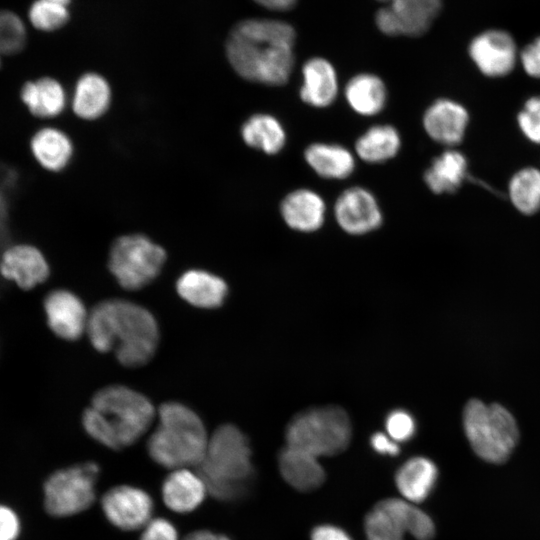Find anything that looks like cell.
<instances>
[{"instance_id": "6da1fadb", "label": "cell", "mask_w": 540, "mask_h": 540, "mask_svg": "<svg viewBox=\"0 0 540 540\" xmlns=\"http://www.w3.org/2000/svg\"><path fill=\"white\" fill-rule=\"evenodd\" d=\"M294 27L278 19L250 18L230 31L225 51L231 67L242 78L281 86L294 68Z\"/></svg>"}, {"instance_id": "7a4b0ae2", "label": "cell", "mask_w": 540, "mask_h": 540, "mask_svg": "<svg viewBox=\"0 0 540 540\" xmlns=\"http://www.w3.org/2000/svg\"><path fill=\"white\" fill-rule=\"evenodd\" d=\"M86 332L96 350L114 352L118 361L128 367L146 364L159 341L153 315L144 307L121 299L97 304L89 313Z\"/></svg>"}, {"instance_id": "3957f363", "label": "cell", "mask_w": 540, "mask_h": 540, "mask_svg": "<svg viewBox=\"0 0 540 540\" xmlns=\"http://www.w3.org/2000/svg\"><path fill=\"white\" fill-rule=\"evenodd\" d=\"M155 417L152 403L121 385L99 390L83 413L85 431L100 444L119 450L134 444Z\"/></svg>"}, {"instance_id": "277c9868", "label": "cell", "mask_w": 540, "mask_h": 540, "mask_svg": "<svg viewBox=\"0 0 540 540\" xmlns=\"http://www.w3.org/2000/svg\"><path fill=\"white\" fill-rule=\"evenodd\" d=\"M197 467L214 498L225 502L242 498L249 490L254 470L247 437L232 424L221 425L208 439Z\"/></svg>"}, {"instance_id": "5b68a950", "label": "cell", "mask_w": 540, "mask_h": 540, "mask_svg": "<svg viewBox=\"0 0 540 540\" xmlns=\"http://www.w3.org/2000/svg\"><path fill=\"white\" fill-rule=\"evenodd\" d=\"M209 437L200 417L187 406L168 402L158 409V425L147 449L157 464L180 469L197 466L202 460Z\"/></svg>"}, {"instance_id": "8992f818", "label": "cell", "mask_w": 540, "mask_h": 540, "mask_svg": "<svg viewBox=\"0 0 540 540\" xmlns=\"http://www.w3.org/2000/svg\"><path fill=\"white\" fill-rule=\"evenodd\" d=\"M463 427L475 454L493 464L507 461L519 440L515 418L497 403L469 400L463 410Z\"/></svg>"}, {"instance_id": "52a82bcc", "label": "cell", "mask_w": 540, "mask_h": 540, "mask_svg": "<svg viewBox=\"0 0 540 540\" xmlns=\"http://www.w3.org/2000/svg\"><path fill=\"white\" fill-rule=\"evenodd\" d=\"M352 429L347 413L337 406L311 408L296 414L285 431L286 445L315 457L334 456L349 445Z\"/></svg>"}, {"instance_id": "ba28073f", "label": "cell", "mask_w": 540, "mask_h": 540, "mask_svg": "<svg viewBox=\"0 0 540 540\" xmlns=\"http://www.w3.org/2000/svg\"><path fill=\"white\" fill-rule=\"evenodd\" d=\"M166 260L165 250L142 234L117 238L111 246L108 266L125 289L137 290L152 282Z\"/></svg>"}, {"instance_id": "9c48e42d", "label": "cell", "mask_w": 540, "mask_h": 540, "mask_svg": "<svg viewBox=\"0 0 540 540\" xmlns=\"http://www.w3.org/2000/svg\"><path fill=\"white\" fill-rule=\"evenodd\" d=\"M99 472L96 463L86 462L51 474L44 484L46 511L52 516L66 517L88 509L96 498Z\"/></svg>"}, {"instance_id": "30bf717a", "label": "cell", "mask_w": 540, "mask_h": 540, "mask_svg": "<svg viewBox=\"0 0 540 540\" xmlns=\"http://www.w3.org/2000/svg\"><path fill=\"white\" fill-rule=\"evenodd\" d=\"M367 540H404L409 533L417 540H432L435 526L430 516L411 502L388 498L379 501L366 515Z\"/></svg>"}, {"instance_id": "8fae6325", "label": "cell", "mask_w": 540, "mask_h": 540, "mask_svg": "<svg viewBox=\"0 0 540 540\" xmlns=\"http://www.w3.org/2000/svg\"><path fill=\"white\" fill-rule=\"evenodd\" d=\"M384 4L375 14L377 28L388 36L418 37L439 14L442 0H377Z\"/></svg>"}, {"instance_id": "7c38bea8", "label": "cell", "mask_w": 540, "mask_h": 540, "mask_svg": "<svg viewBox=\"0 0 540 540\" xmlns=\"http://www.w3.org/2000/svg\"><path fill=\"white\" fill-rule=\"evenodd\" d=\"M106 519L115 527L132 531L144 527L154 510L151 496L141 488L119 485L108 490L101 500Z\"/></svg>"}, {"instance_id": "4fadbf2b", "label": "cell", "mask_w": 540, "mask_h": 540, "mask_svg": "<svg viewBox=\"0 0 540 540\" xmlns=\"http://www.w3.org/2000/svg\"><path fill=\"white\" fill-rule=\"evenodd\" d=\"M0 275L22 290H31L48 279L50 266L36 245L18 242L1 252Z\"/></svg>"}, {"instance_id": "5bb4252c", "label": "cell", "mask_w": 540, "mask_h": 540, "mask_svg": "<svg viewBox=\"0 0 540 540\" xmlns=\"http://www.w3.org/2000/svg\"><path fill=\"white\" fill-rule=\"evenodd\" d=\"M334 216L342 230L362 235L379 228L382 211L375 196L366 188L354 186L344 190L336 199Z\"/></svg>"}, {"instance_id": "9a60e30c", "label": "cell", "mask_w": 540, "mask_h": 540, "mask_svg": "<svg viewBox=\"0 0 540 540\" xmlns=\"http://www.w3.org/2000/svg\"><path fill=\"white\" fill-rule=\"evenodd\" d=\"M43 309L50 330L63 340L73 341L86 332L89 313L81 299L66 289L50 291Z\"/></svg>"}, {"instance_id": "2e32d148", "label": "cell", "mask_w": 540, "mask_h": 540, "mask_svg": "<svg viewBox=\"0 0 540 540\" xmlns=\"http://www.w3.org/2000/svg\"><path fill=\"white\" fill-rule=\"evenodd\" d=\"M469 54L483 74L501 77L514 68L517 49L513 38L507 32L488 30L472 40Z\"/></svg>"}, {"instance_id": "e0dca14e", "label": "cell", "mask_w": 540, "mask_h": 540, "mask_svg": "<svg viewBox=\"0 0 540 540\" xmlns=\"http://www.w3.org/2000/svg\"><path fill=\"white\" fill-rule=\"evenodd\" d=\"M18 97L26 112L39 120L56 118L67 106L63 85L50 76L26 80L20 86Z\"/></svg>"}, {"instance_id": "ac0fdd59", "label": "cell", "mask_w": 540, "mask_h": 540, "mask_svg": "<svg viewBox=\"0 0 540 540\" xmlns=\"http://www.w3.org/2000/svg\"><path fill=\"white\" fill-rule=\"evenodd\" d=\"M28 150L35 163L48 172H60L70 163L74 146L69 135L60 128L45 125L29 137Z\"/></svg>"}, {"instance_id": "d6986e66", "label": "cell", "mask_w": 540, "mask_h": 540, "mask_svg": "<svg viewBox=\"0 0 540 540\" xmlns=\"http://www.w3.org/2000/svg\"><path fill=\"white\" fill-rule=\"evenodd\" d=\"M468 120L462 105L449 99H438L426 109L423 127L434 141L453 146L463 139Z\"/></svg>"}, {"instance_id": "ffe728a7", "label": "cell", "mask_w": 540, "mask_h": 540, "mask_svg": "<svg viewBox=\"0 0 540 540\" xmlns=\"http://www.w3.org/2000/svg\"><path fill=\"white\" fill-rule=\"evenodd\" d=\"M280 213L289 228L309 233L320 229L323 225L326 204L317 192L299 188L283 198Z\"/></svg>"}, {"instance_id": "44dd1931", "label": "cell", "mask_w": 540, "mask_h": 540, "mask_svg": "<svg viewBox=\"0 0 540 540\" xmlns=\"http://www.w3.org/2000/svg\"><path fill=\"white\" fill-rule=\"evenodd\" d=\"M338 78L334 66L325 58L313 57L302 66L301 100L315 108L330 106L338 95Z\"/></svg>"}, {"instance_id": "7402d4cb", "label": "cell", "mask_w": 540, "mask_h": 540, "mask_svg": "<svg viewBox=\"0 0 540 540\" xmlns=\"http://www.w3.org/2000/svg\"><path fill=\"white\" fill-rule=\"evenodd\" d=\"M162 498L166 506L178 513L197 509L208 492L199 474L187 468L175 469L163 481Z\"/></svg>"}, {"instance_id": "603a6c76", "label": "cell", "mask_w": 540, "mask_h": 540, "mask_svg": "<svg viewBox=\"0 0 540 540\" xmlns=\"http://www.w3.org/2000/svg\"><path fill=\"white\" fill-rule=\"evenodd\" d=\"M278 465L283 479L298 491L315 490L325 480L318 458L297 448L286 445L278 455Z\"/></svg>"}, {"instance_id": "cb8c5ba5", "label": "cell", "mask_w": 540, "mask_h": 540, "mask_svg": "<svg viewBox=\"0 0 540 540\" xmlns=\"http://www.w3.org/2000/svg\"><path fill=\"white\" fill-rule=\"evenodd\" d=\"M181 298L199 308H216L225 300L227 285L220 277L203 270H189L176 283Z\"/></svg>"}, {"instance_id": "d4e9b609", "label": "cell", "mask_w": 540, "mask_h": 540, "mask_svg": "<svg viewBox=\"0 0 540 540\" xmlns=\"http://www.w3.org/2000/svg\"><path fill=\"white\" fill-rule=\"evenodd\" d=\"M437 479V466L422 456L408 459L395 474L398 491L411 503L424 501L434 490Z\"/></svg>"}, {"instance_id": "484cf974", "label": "cell", "mask_w": 540, "mask_h": 540, "mask_svg": "<svg viewBox=\"0 0 540 540\" xmlns=\"http://www.w3.org/2000/svg\"><path fill=\"white\" fill-rule=\"evenodd\" d=\"M110 102L111 88L103 76L89 72L77 80L71 97V109L77 117L97 119L108 110Z\"/></svg>"}, {"instance_id": "4316f807", "label": "cell", "mask_w": 540, "mask_h": 540, "mask_svg": "<svg viewBox=\"0 0 540 540\" xmlns=\"http://www.w3.org/2000/svg\"><path fill=\"white\" fill-rule=\"evenodd\" d=\"M304 158L312 170L325 179H345L355 169L353 154L339 144L312 143L306 147Z\"/></svg>"}, {"instance_id": "83f0119b", "label": "cell", "mask_w": 540, "mask_h": 540, "mask_svg": "<svg viewBox=\"0 0 540 540\" xmlns=\"http://www.w3.org/2000/svg\"><path fill=\"white\" fill-rule=\"evenodd\" d=\"M344 96L354 112L362 116H373L384 109L387 102V88L379 76L360 73L346 83Z\"/></svg>"}, {"instance_id": "f1b7e54d", "label": "cell", "mask_w": 540, "mask_h": 540, "mask_svg": "<svg viewBox=\"0 0 540 540\" xmlns=\"http://www.w3.org/2000/svg\"><path fill=\"white\" fill-rule=\"evenodd\" d=\"M467 173V161L462 153L446 150L435 157L424 173V181L435 194L453 193Z\"/></svg>"}, {"instance_id": "f546056e", "label": "cell", "mask_w": 540, "mask_h": 540, "mask_svg": "<svg viewBox=\"0 0 540 540\" xmlns=\"http://www.w3.org/2000/svg\"><path fill=\"white\" fill-rule=\"evenodd\" d=\"M243 141L251 148L268 155L279 153L286 143V132L274 116L258 113L250 116L241 127Z\"/></svg>"}, {"instance_id": "4dcf8cb0", "label": "cell", "mask_w": 540, "mask_h": 540, "mask_svg": "<svg viewBox=\"0 0 540 540\" xmlns=\"http://www.w3.org/2000/svg\"><path fill=\"white\" fill-rule=\"evenodd\" d=\"M400 148V134L389 124L371 126L355 142L358 157L371 164L390 160L397 155Z\"/></svg>"}, {"instance_id": "1f68e13d", "label": "cell", "mask_w": 540, "mask_h": 540, "mask_svg": "<svg viewBox=\"0 0 540 540\" xmlns=\"http://www.w3.org/2000/svg\"><path fill=\"white\" fill-rule=\"evenodd\" d=\"M513 205L524 214H534L540 209V171L525 168L518 171L509 183Z\"/></svg>"}, {"instance_id": "d6a6232c", "label": "cell", "mask_w": 540, "mask_h": 540, "mask_svg": "<svg viewBox=\"0 0 540 540\" xmlns=\"http://www.w3.org/2000/svg\"><path fill=\"white\" fill-rule=\"evenodd\" d=\"M27 41L23 21L12 11L0 10V55L12 56L20 53Z\"/></svg>"}, {"instance_id": "836d02e7", "label": "cell", "mask_w": 540, "mask_h": 540, "mask_svg": "<svg viewBox=\"0 0 540 540\" xmlns=\"http://www.w3.org/2000/svg\"><path fill=\"white\" fill-rule=\"evenodd\" d=\"M69 12L66 6L36 0L29 9V20L31 24L42 31H54L67 23Z\"/></svg>"}, {"instance_id": "e575fe53", "label": "cell", "mask_w": 540, "mask_h": 540, "mask_svg": "<svg viewBox=\"0 0 540 540\" xmlns=\"http://www.w3.org/2000/svg\"><path fill=\"white\" fill-rule=\"evenodd\" d=\"M387 435L397 443L406 442L415 433L416 425L413 417L404 410L392 411L386 418Z\"/></svg>"}, {"instance_id": "d590c367", "label": "cell", "mask_w": 540, "mask_h": 540, "mask_svg": "<svg viewBox=\"0 0 540 540\" xmlns=\"http://www.w3.org/2000/svg\"><path fill=\"white\" fill-rule=\"evenodd\" d=\"M518 123L529 140L540 144V96L527 100L518 115Z\"/></svg>"}, {"instance_id": "8d00e7d4", "label": "cell", "mask_w": 540, "mask_h": 540, "mask_svg": "<svg viewBox=\"0 0 540 540\" xmlns=\"http://www.w3.org/2000/svg\"><path fill=\"white\" fill-rule=\"evenodd\" d=\"M140 540H178V532L171 521L155 518L144 526Z\"/></svg>"}, {"instance_id": "74e56055", "label": "cell", "mask_w": 540, "mask_h": 540, "mask_svg": "<svg viewBox=\"0 0 540 540\" xmlns=\"http://www.w3.org/2000/svg\"><path fill=\"white\" fill-rule=\"evenodd\" d=\"M520 60L527 74L540 78V37L523 49Z\"/></svg>"}, {"instance_id": "f35d334b", "label": "cell", "mask_w": 540, "mask_h": 540, "mask_svg": "<svg viewBox=\"0 0 540 540\" xmlns=\"http://www.w3.org/2000/svg\"><path fill=\"white\" fill-rule=\"evenodd\" d=\"M20 532V522L16 513L0 505V540H15Z\"/></svg>"}, {"instance_id": "ab89813d", "label": "cell", "mask_w": 540, "mask_h": 540, "mask_svg": "<svg viewBox=\"0 0 540 540\" xmlns=\"http://www.w3.org/2000/svg\"><path fill=\"white\" fill-rule=\"evenodd\" d=\"M370 444L374 451L382 455L396 456L400 452L398 443L382 432L374 433Z\"/></svg>"}, {"instance_id": "60d3db41", "label": "cell", "mask_w": 540, "mask_h": 540, "mask_svg": "<svg viewBox=\"0 0 540 540\" xmlns=\"http://www.w3.org/2000/svg\"><path fill=\"white\" fill-rule=\"evenodd\" d=\"M311 540H352L343 529L334 525H319L311 532Z\"/></svg>"}, {"instance_id": "b9f144b4", "label": "cell", "mask_w": 540, "mask_h": 540, "mask_svg": "<svg viewBox=\"0 0 540 540\" xmlns=\"http://www.w3.org/2000/svg\"><path fill=\"white\" fill-rule=\"evenodd\" d=\"M10 180L9 175H5L2 173V169L0 168V237L6 230V225L8 221V199L6 194V188H8V181Z\"/></svg>"}, {"instance_id": "7bdbcfd3", "label": "cell", "mask_w": 540, "mask_h": 540, "mask_svg": "<svg viewBox=\"0 0 540 540\" xmlns=\"http://www.w3.org/2000/svg\"><path fill=\"white\" fill-rule=\"evenodd\" d=\"M258 5L273 11H289L293 9L298 0H253Z\"/></svg>"}, {"instance_id": "ee69618b", "label": "cell", "mask_w": 540, "mask_h": 540, "mask_svg": "<svg viewBox=\"0 0 540 540\" xmlns=\"http://www.w3.org/2000/svg\"><path fill=\"white\" fill-rule=\"evenodd\" d=\"M183 540H231L228 536L208 530L194 531Z\"/></svg>"}, {"instance_id": "f6af8a7d", "label": "cell", "mask_w": 540, "mask_h": 540, "mask_svg": "<svg viewBox=\"0 0 540 540\" xmlns=\"http://www.w3.org/2000/svg\"><path fill=\"white\" fill-rule=\"evenodd\" d=\"M45 1L52 2V3H55V4H59V5L66 6V7L70 3V0H45Z\"/></svg>"}, {"instance_id": "bcb514c9", "label": "cell", "mask_w": 540, "mask_h": 540, "mask_svg": "<svg viewBox=\"0 0 540 540\" xmlns=\"http://www.w3.org/2000/svg\"><path fill=\"white\" fill-rule=\"evenodd\" d=\"M1 58H2V56L0 55V68H1V66H2Z\"/></svg>"}]
</instances>
